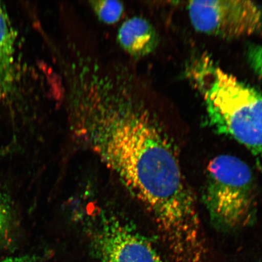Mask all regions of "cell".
<instances>
[{"mask_svg":"<svg viewBox=\"0 0 262 262\" xmlns=\"http://www.w3.org/2000/svg\"><path fill=\"white\" fill-rule=\"evenodd\" d=\"M8 150H9V149L8 148H5L4 149L0 150V157H1L2 156L5 155Z\"/></svg>","mask_w":262,"mask_h":262,"instance_id":"11","label":"cell"},{"mask_svg":"<svg viewBox=\"0 0 262 262\" xmlns=\"http://www.w3.org/2000/svg\"><path fill=\"white\" fill-rule=\"evenodd\" d=\"M204 200L215 228L233 231L253 224L256 215V189L247 163L228 155L215 157L206 170Z\"/></svg>","mask_w":262,"mask_h":262,"instance_id":"2","label":"cell"},{"mask_svg":"<svg viewBox=\"0 0 262 262\" xmlns=\"http://www.w3.org/2000/svg\"><path fill=\"white\" fill-rule=\"evenodd\" d=\"M247 58L251 68L262 77V46H251L249 48Z\"/></svg>","mask_w":262,"mask_h":262,"instance_id":"9","label":"cell"},{"mask_svg":"<svg viewBox=\"0 0 262 262\" xmlns=\"http://www.w3.org/2000/svg\"><path fill=\"white\" fill-rule=\"evenodd\" d=\"M117 40L127 54L136 58L152 53L159 43L155 28L140 16H134L123 23L118 31Z\"/></svg>","mask_w":262,"mask_h":262,"instance_id":"5","label":"cell"},{"mask_svg":"<svg viewBox=\"0 0 262 262\" xmlns=\"http://www.w3.org/2000/svg\"><path fill=\"white\" fill-rule=\"evenodd\" d=\"M90 6L98 19L104 24H114L122 17L124 7L122 3L119 1L90 2Z\"/></svg>","mask_w":262,"mask_h":262,"instance_id":"7","label":"cell"},{"mask_svg":"<svg viewBox=\"0 0 262 262\" xmlns=\"http://www.w3.org/2000/svg\"><path fill=\"white\" fill-rule=\"evenodd\" d=\"M16 36L8 12L0 2V94L3 96L14 86Z\"/></svg>","mask_w":262,"mask_h":262,"instance_id":"6","label":"cell"},{"mask_svg":"<svg viewBox=\"0 0 262 262\" xmlns=\"http://www.w3.org/2000/svg\"><path fill=\"white\" fill-rule=\"evenodd\" d=\"M188 77L204 100L209 125L241 144L262 172V92L203 56L189 65Z\"/></svg>","mask_w":262,"mask_h":262,"instance_id":"1","label":"cell"},{"mask_svg":"<svg viewBox=\"0 0 262 262\" xmlns=\"http://www.w3.org/2000/svg\"><path fill=\"white\" fill-rule=\"evenodd\" d=\"M92 238L100 262H163L149 241L117 219L101 217Z\"/></svg>","mask_w":262,"mask_h":262,"instance_id":"4","label":"cell"},{"mask_svg":"<svg viewBox=\"0 0 262 262\" xmlns=\"http://www.w3.org/2000/svg\"><path fill=\"white\" fill-rule=\"evenodd\" d=\"M0 262H37V257L34 255H25L0 259Z\"/></svg>","mask_w":262,"mask_h":262,"instance_id":"10","label":"cell"},{"mask_svg":"<svg viewBox=\"0 0 262 262\" xmlns=\"http://www.w3.org/2000/svg\"><path fill=\"white\" fill-rule=\"evenodd\" d=\"M195 30L223 38L262 35V6L241 0L192 1L188 5Z\"/></svg>","mask_w":262,"mask_h":262,"instance_id":"3","label":"cell"},{"mask_svg":"<svg viewBox=\"0 0 262 262\" xmlns=\"http://www.w3.org/2000/svg\"><path fill=\"white\" fill-rule=\"evenodd\" d=\"M12 227L11 207L6 200L0 195V247L8 243Z\"/></svg>","mask_w":262,"mask_h":262,"instance_id":"8","label":"cell"}]
</instances>
